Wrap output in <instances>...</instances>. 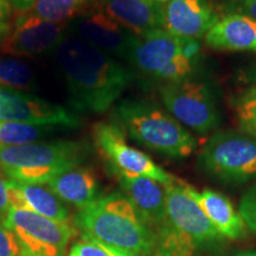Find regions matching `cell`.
<instances>
[{"label":"cell","instance_id":"cell-1","mask_svg":"<svg viewBox=\"0 0 256 256\" xmlns=\"http://www.w3.org/2000/svg\"><path fill=\"white\" fill-rule=\"evenodd\" d=\"M54 55L76 112L104 113L134 80L132 70L116 58L74 36L64 38Z\"/></svg>","mask_w":256,"mask_h":256},{"label":"cell","instance_id":"cell-2","mask_svg":"<svg viewBox=\"0 0 256 256\" xmlns=\"http://www.w3.org/2000/svg\"><path fill=\"white\" fill-rule=\"evenodd\" d=\"M166 218L156 232L154 256H211L222 250L226 238L190 194V185L176 179L166 185Z\"/></svg>","mask_w":256,"mask_h":256},{"label":"cell","instance_id":"cell-3","mask_svg":"<svg viewBox=\"0 0 256 256\" xmlns=\"http://www.w3.org/2000/svg\"><path fill=\"white\" fill-rule=\"evenodd\" d=\"M74 222L82 232V238L95 240L136 256L154 252V232L121 192L98 197L80 210Z\"/></svg>","mask_w":256,"mask_h":256},{"label":"cell","instance_id":"cell-4","mask_svg":"<svg viewBox=\"0 0 256 256\" xmlns=\"http://www.w3.org/2000/svg\"><path fill=\"white\" fill-rule=\"evenodd\" d=\"M113 124L140 145L172 159L197 148V140L165 108L142 98H126L113 110Z\"/></svg>","mask_w":256,"mask_h":256},{"label":"cell","instance_id":"cell-5","mask_svg":"<svg viewBox=\"0 0 256 256\" xmlns=\"http://www.w3.org/2000/svg\"><path fill=\"white\" fill-rule=\"evenodd\" d=\"M90 152L83 140L34 142L0 146V171L8 180L25 184H48L66 170L78 166Z\"/></svg>","mask_w":256,"mask_h":256},{"label":"cell","instance_id":"cell-6","mask_svg":"<svg viewBox=\"0 0 256 256\" xmlns=\"http://www.w3.org/2000/svg\"><path fill=\"white\" fill-rule=\"evenodd\" d=\"M200 51L198 40L156 28L139 36L127 62L160 83L174 82L194 76L200 63Z\"/></svg>","mask_w":256,"mask_h":256},{"label":"cell","instance_id":"cell-7","mask_svg":"<svg viewBox=\"0 0 256 256\" xmlns=\"http://www.w3.org/2000/svg\"><path fill=\"white\" fill-rule=\"evenodd\" d=\"M198 168L204 174L228 185L256 179V138L236 130H216L202 147Z\"/></svg>","mask_w":256,"mask_h":256},{"label":"cell","instance_id":"cell-8","mask_svg":"<svg viewBox=\"0 0 256 256\" xmlns=\"http://www.w3.org/2000/svg\"><path fill=\"white\" fill-rule=\"evenodd\" d=\"M158 94L165 110L188 130L206 136L220 124L214 90L206 82L194 76L179 81L162 82Z\"/></svg>","mask_w":256,"mask_h":256},{"label":"cell","instance_id":"cell-9","mask_svg":"<svg viewBox=\"0 0 256 256\" xmlns=\"http://www.w3.org/2000/svg\"><path fill=\"white\" fill-rule=\"evenodd\" d=\"M2 224L14 234L22 256H64L74 229L30 210L10 208Z\"/></svg>","mask_w":256,"mask_h":256},{"label":"cell","instance_id":"cell-10","mask_svg":"<svg viewBox=\"0 0 256 256\" xmlns=\"http://www.w3.org/2000/svg\"><path fill=\"white\" fill-rule=\"evenodd\" d=\"M94 139L98 151L107 160L112 174L146 177L164 186L177 179L156 164L146 153L128 145L122 130L113 122L96 124Z\"/></svg>","mask_w":256,"mask_h":256},{"label":"cell","instance_id":"cell-11","mask_svg":"<svg viewBox=\"0 0 256 256\" xmlns=\"http://www.w3.org/2000/svg\"><path fill=\"white\" fill-rule=\"evenodd\" d=\"M0 121L64 128L81 126L78 115L63 106L52 104L30 92H19L2 86Z\"/></svg>","mask_w":256,"mask_h":256},{"label":"cell","instance_id":"cell-12","mask_svg":"<svg viewBox=\"0 0 256 256\" xmlns=\"http://www.w3.org/2000/svg\"><path fill=\"white\" fill-rule=\"evenodd\" d=\"M66 28L74 37L87 42L114 58L128 60L139 40V36L102 10L82 11L69 22Z\"/></svg>","mask_w":256,"mask_h":256},{"label":"cell","instance_id":"cell-13","mask_svg":"<svg viewBox=\"0 0 256 256\" xmlns=\"http://www.w3.org/2000/svg\"><path fill=\"white\" fill-rule=\"evenodd\" d=\"M66 26L54 23L34 12H19L2 42V51L14 56L36 57L50 52L66 37Z\"/></svg>","mask_w":256,"mask_h":256},{"label":"cell","instance_id":"cell-14","mask_svg":"<svg viewBox=\"0 0 256 256\" xmlns=\"http://www.w3.org/2000/svg\"><path fill=\"white\" fill-rule=\"evenodd\" d=\"M210 0H168L164 28L174 36L200 40L218 20Z\"/></svg>","mask_w":256,"mask_h":256},{"label":"cell","instance_id":"cell-15","mask_svg":"<svg viewBox=\"0 0 256 256\" xmlns=\"http://www.w3.org/2000/svg\"><path fill=\"white\" fill-rule=\"evenodd\" d=\"M128 200L154 232L166 218L165 188L158 182L146 177H134L113 174Z\"/></svg>","mask_w":256,"mask_h":256},{"label":"cell","instance_id":"cell-16","mask_svg":"<svg viewBox=\"0 0 256 256\" xmlns=\"http://www.w3.org/2000/svg\"><path fill=\"white\" fill-rule=\"evenodd\" d=\"M102 11L136 36L164 28L165 2L147 0H101Z\"/></svg>","mask_w":256,"mask_h":256},{"label":"cell","instance_id":"cell-17","mask_svg":"<svg viewBox=\"0 0 256 256\" xmlns=\"http://www.w3.org/2000/svg\"><path fill=\"white\" fill-rule=\"evenodd\" d=\"M204 42L214 50L256 52V20L240 14L223 16L208 31Z\"/></svg>","mask_w":256,"mask_h":256},{"label":"cell","instance_id":"cell-18","mask_svg":"<svg viewBox=\"0 0 256 256\" xmlns=\"http://www.w3.org/2000/svg\"><path fill=\"white\" fill-rule=\"evenodd\" d=\"M190 194L212 226L226 240L236 241L244 236L247 226L228 197L209 188L200 192L192 186H190Z\"/></svg>","mask_w":256,"mask_h":256},{"label":"cell","instance_id":"cell-19","mask_svg":"<svg viewBox=\"0 0 256 256\" xmlns=\"http://www.w3.org/2000/svg\"><path fill=\"white\" fill-rule=\"evenodd\" d=\"M49 188L60 200L78 208L90 206L98 200L100 185L90 168L75 166L57 176L48 183Z\"/></svg>","mask_w":256,"mask_h":256},{"label":"cell","instance_id":"cell-20","mask_svg":"<svg viewBox=\"0 0 256 256\" xmlns=\"http://www.w3.org/2000/svg\"><path fill=\"white\" fill-rule=\"evenodd\" d=\"M16 184L23 194L28 210L57 222L68 223L70 220L69 209L50 188L42 185L25 184L19 182H16Z\"/></svg>","mask_w":256,"mask_h":256},{"label":"cell","instance_id":"cell-21","mask_svg":"<svg viewBox=\"0 0 256 256\" xmlns=\"http://www.w3.org/2000/svg\"><path fill=\"white\" fill-rule=\"evenodd\" d=\"M0 86L19 92L36 89V76L28 63L16 58H0Z\"/></svg>","mask_w":256,"mask_h":256},{"label":"cell","instance_id":"cell-22","mask_svg":"<svg viewBox=\"0 0 256 256\" xmlns=\"http://www.w3.org/2000/svg\"><path fill=\"white\" fill-rule=\"evenodd\" d=\"M92 0H36L31 11L43 19L63 24L81 14Z\"/></svg>","mask_w":256,"mask_h":256},{"label":"cell","instance_id":"cell-23","mask_svg":"<svg viewBox=\"0 0 256 256\" xmlns=\"http://www.w3.org/2000/svg\"><path fill=\"white\" fill-rule=\"evenodd\" d=\"M240 132L256 138V86H249L234 98Z\"/></svg>","mask_w":256,"mask_h":256},{"label":"cell","instance_id":"cell-24","mask_svg":"<svg viewBox=\"0 0 256 256\" xmlns=\"http://www.w3.org/2000/svg\"><path fill=\"white\" fill-rule=\"evenodd\" d=\"M238 212L246 226L256 234V184L243 194L238 204Z\"/></svg>","mask_w":256,"mask_h":256},{"label":"cell","instance_id":"cell-25","mask_svg":"<svg viewBox=\"0 0 256 256\" xmlns=\"http://www.w3.org/2000/svg\"><path fill=\"white\" fill-rule=\"evenodd\" d=\"M0 256H22L14 234L0 223Z\"/></svg>","mask_w":256,"mask_h":256},{"label":"cell","instance_id":"cell-26","mask_svg":"<svg viewBox=\"0 0 256 256\" xmlns=\"http://www.w3.org/2000/svg\"><path fill=\"white\" fill-rule=\"evenodd\" d=\"M226 8L229 14H240L256 20V0H228Z\"/></svg>","mask_w":256,"mask_h":256},{"label":"cell","instance_id":"cell-27","mask_svg":"<svg viewBox=\"0 0 256 256\" xmlns=\"http://www.w3.org/2000/svg\"><path fill=\"white\" fill-rule=\"evenodd\" d=\"M11 26V4L8 0H0V40H4Z\"/></svg>","mask_w":256,"mask_h":256},{"label":"cell","instance_id":"cell-28","mask_svg":"<svg viewBox=\"0 0 256 256\" xmlns=\"http://www.w3.org/2000/svg\"><path fill=\"white\" fill-rule=\"evenodd\" d=\"M6 182L2 174H0V223L4 222L8 216L10 210V206L8 202V188H6Z\"/></svg>","mask_w":256,"mask_h":256},{"label":"cell","instance_id":"cell-29","mask_svg":"<svg viewBox=\"0 0 256 256\" xmlns=\"http://www.w3.org/2000/svg\"><path fill=\"white\" fill-rule=\"evenodd\" d=\"M240 81L247 83L248 86H256V60H254L238 74Z\"/></svg>","mask_w":256,"mask_h":256},{"label":"cell","instance_id":"cell-30","mask_svg":"<svg viewBox=\"0 0 256 256\" xmlns=\"http://www.w3.org/2000/svg\"><path fill=\"white\" fill-rule=\"evenodd\" d=\"M8 2L19 12H26L31 11L36 0H8Z\"/></svg>","mask_w":256,"mask_h":256},{"label":"cell","instance_id":"cell-31","mask_svg":"<svg viewBox=\"0 0 256 256\" xmlns=\"http://www.w3.org/2000/svg\"><path fill=\"white\" fill-rule=\"evenodd\" d=\"M116 252H118V256H136V255L132 254V252L121 250V249H118V248H116Z\"/></svg>","mask_w":256,"mask_h":256},{"label":"cell","instance_id":"cell-32","mask_svg":"<svg viewBox=\"0 0 256 256\" xmlns=\"http://www.w3.org/2000/svg\"><path fill=\"white\" fill-rule=\"evenodd\" d=\"M238 256H256V252H242V254H240Z\"/></svg>","mask_w":256,"mask_h":256},{"label":"cell","instance_id":"cell-33","mask_svg":"<svg viewBox=\"0 0 256 256\" xmlns=\"http://www.w3.org/2000/svg\"><path fill=\"white\" fill-rule=\"evenodd\" d=\"M147 2H166L168 0H147Z\"/></svg>","mask_w":256,"mask_h":256}]
</instances>
